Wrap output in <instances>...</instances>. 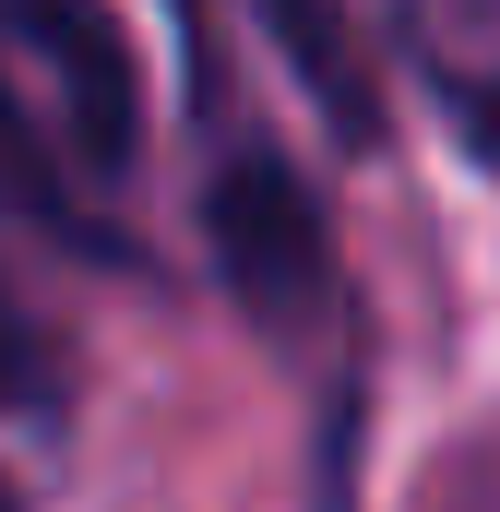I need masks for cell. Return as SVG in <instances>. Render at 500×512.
Segmentation results:
<instances>
[{
	"label": "cell",
	"mask_w": 500,
	"mask_h": 512,
	"mask_svg": "<svg viewBox=\"0 0 500 512\" xmlns=\"http://www.w3.org/2000/svg\"><path fill=\"white\" fill-rule=\"evenodd\" d=\"M0 48H24L60 96H24L36 120L60 131V167L72 179H120L131 143H143V84H131V36L108 12H24L0 24Z\"/></svg>",
	"instance_id": "2"
},
{
	"label": "cell",
	"mask_w": 500,
	"mask_h": 512,
	"mask_svg": "<svg viewBox=\"0 0 500 512\" xmlns=\"http://www.w3.org/2000/svg\"><path fill=\"white\" fill-rule=\"evenodd\" d=\"M417 72H429V108L453 120V143L500 167V12H417L405 24Z\"/></svg>",
	"instance_id": "3"
},
{
	"label": "cell",
	"mask_w": 500,
	"mask_h": 512,
	"mask_svg": "<svg viewBox=\"0 0 500 512\" xmlns=\"http://www.w3.org/2000/svg\"><path fill=\"white\" fill-rule=\"evenodd\" d=\"M0 512H12V501H0Z\"/></svg>",
	"instance_id": "6"
},
{
	"label": "cell",
	"mask_w": 500,
	"mask_h": 512,
	"mask_svg": "<svg viewBox=\"0 0 500 512\" xmlns=\"http://www.w3.org/2000/svg\"><path fill=\"white\" fill-rule=\"evenodd\" d=\"M203 239H215V274L262 334H310L346 286H334V215L322 191L250 131L215 155V191H203Z\"/></svg>",
	"instance_id": "1"
},
{
	"label": "cell",
	"mask_w": 500,
	"mask_h": 512,
	"mask_svg": "<svg viewBox=\"0 0 500 512\" xmlns=\"http://www.w3.org/2000/svg\"><path fill=\"white\" fill-rule=\"evenodd\" d=\"M0 417H60V346L12 286H0Z\"/></svg>",
	"instance_id": "5"
},
{
	"label": "cell",
	"mask_w": 500,
	"mask_h": 512,
	"mask_svg": "<svg viewBox=\"0 0 500 512\" xmlns=\"http://www.w3.org/2000/svg\"><path fill=\"white\" fill-rule=\"evenodd\" d=\"M274 48H286V60H310V84H322V108H334V131H346V143H381V108L358 96V48H346L334 24L274 12Z\"/></svg>",
	"instance_id": "4"
}]
</instances>
